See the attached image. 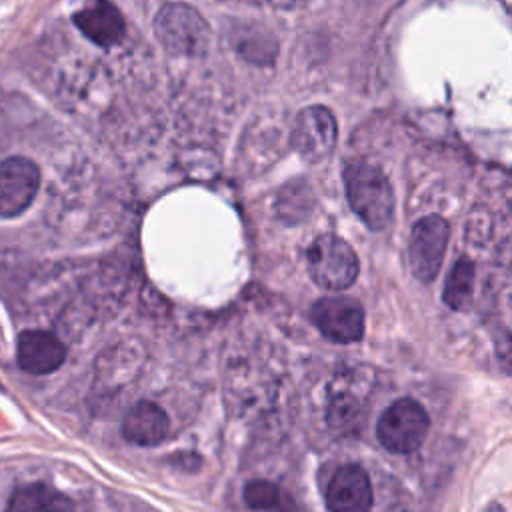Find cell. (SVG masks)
<instances>
[{
  "mask_svg": "<svg viewBox=\"0 0 512 512\" xmlns=\"http://www.w3.org/2000/svg\"><path fill=\"white\" fill-rule=\"evenodd\" d=\"M430 430V418L412 398L392 402L376 424L378 442L392 454H408L422 446Z\"/></svg>",
  "mask_w": 512,
  "mask_h": 512,
  "instance_id": "3",
  "label": "cell"
},
{
  "mask_svg": "<svg viewBox=\"0 0 512 512\" xmlns=\"http://www.w3.org/2000/svg\"><path fill=\"white\" fill-rule=\"evenodd\" d=\"M326 506L330 512H370L372 484L360 464H342L326 486Z\"/></svg>",
  "mask_w": 512,
  "mask_h": 512,
  "instance_id": "9",
  "label": "cell"
},
{
  "mask_svg": "<svg viewBox=\"0 0 512 512\" xmlns=\"http://www.w3.org/2000/svg\"><path fill=\"white\" fill-rule=\"evenodd\" d=\"M244 502L254 510H272L282 506V492L268 480H252L244 488Z\"/></svg>",
  "mask_w": 512,
  "mask_h": 512,
  "instance_id": "15",
  "label": "cell"
},
{
  "mask_svg": "<svg viewBox=\"0 0 512 512\" xmlns=\"http://www.w3.org/2000/svg\"><path fill=\"white\" fill-rule=\"evenodd\" d=\"M448 234V222L438 214L424 216L414 224L410 234V266L418 280L430 282L436 278L444 262Z\"/></svg>",
  "mask_w": 512,
  "mask_h": 512,
  "instance_id": "6",
  "label": "cell"
},
{
  "mask_svg": "<svg viewBox=\"0 0 512 512\" xmlns=\"http://www.w3.org/2000/svg\"><path fill=\"white\" fill-rule=\"evenodd\" d=\"M170 430L166 412L154 402H138L132 406L122 422V436L138 446L160 444Z\"/></svg>",
  "mask_w": 512,
  "mask_h": 512,
  "instance_id": "11",
  "label": "cell"
},
{
  "mask_svg": "<svg viewBox=\"0 0 512 512\" xmlns=\"http://www.w3.org/2000/svg\"><path fill=\"white\" fill-rule=\"evenodd\" d=\"M312 322L332 342H358L364 334V310L348 296H326L312 306Z\"/></svg>",
  "mask_w": 512,
  "mask_h": 512,
  "instance_id": "7",
  "label": "cell"
},
{
  "mask_svg": "<svg viewBox=\"0 0 512 512\" xmlns=\"http://www.w3.org/2000/svg\"><path fill=\"white\" fill-rule=\"evenodd\" d=\"M328 424L336 434H354L362 422V408L350 394H338L328 404Z\"/></svg>",
  "mask_w": 512,
  "mask_h": 512,
  "instance_id": "14",
  "label": "cell"
},
{
  "mask_svg": "<svg viewBox=\"0 0 512 512\" xmlns=\"http://www.w3.org/2000/svg\"><path fill=\"white\" fill-rule=\"evenodd\" d=\"M336 138L338 128L332 112L324 106H308L294 120L290 144L302 160L318 164L332 154Z\"/></svg>",
  "mask_w": 512,
  "mask_h": 512,
  "instance_id": "5",
  "label": "cell"
},
{
  "mask_svg": "<svg viewBox=\"0 0 512 512\" xmlns=\"http://www.w3.org/2000/svg\"><path fill=\"white\" fill-rule=\"evenodd\" d=\"M346 198L356 216L372 230H382L394 216V192L384 172L370 162H352L344 170Z\"/></svg>",
  "mask_w": 512,
  "mask_h": 512,
  "instance_id": "1",
  "label": "cell"
},
{
  "mask_svg": "<svg viewBox=\"0 0 512 512\" xmlns=\"http://www.w3.org/2000/svg\"><path fill=\"white\" fill-rule=\"evenodd\" d=\"M74 24L86 38L104 48L118 44L124 36L122 14L116 6L108 2H98L88 8H82L80 12L74 14Z\"/></svg>",
  "mask_w": 512,
  "mask_h": 512,
  "instance_id": "12",
  "label": "cell"
},
{
  "mask_svg": "<svg viewBox=\"0 0 512 512\" xmlns=\"http://www.w3.org/2000/svg\"><path fill=\"white\" fill-rule=\"evenodd\" d=\"M154 30L170 54L200 56L208 48V24L188 4H164L154 18Z\"/></svg>",
  "mask_w": 512,
  "mask_h": 512,
  "instance_id": "2",
  "label": "cell"
},
{
  "mask_svg": "<svg viewBox=\"0 0 512 512\" xmlns=\"http://www.w3.org/2000/svg\"><path fill=\"white\" fill-rule=\"evenodd\" d=\"M306 266L312 280L326 290H344L358 276L356 252L346 240L334 234H322L310 244Z\"/></svg>",
  "mask_w": 512,
  "mask_h": 512,
  "instance_id": "4",
  "label": "cell"
},
{
  "mask_svg": "<svg viewBox=\"0 0 512 512\" xmlns=\"http://www.w3.org/2000/svg\"><path fill=\"white\" fill-rule=\"evenodd\" d=\"M40 188L38 166L24 156H10L0 162V216L22 214L36 198Z\"/></svg>",
  "mask_w": 512,
  "mask_h": 512,
  "instance_id": "8",
  "label": "cell"
},
{
  "mask_svg": "<svg viewBox=\"0 0 512 512\" xmlns=\"http://www.w3.org/2000/svg\"><path fill=\"white\" fill-rule=\"evenodd\" d=\"M66 360L64 344L46 330H24L16 342V362L18 366L32 374L44 376L62 366Z\"/></svg>",
  "mask_w": 512,
  "mask_h": 512,
  "instance_id": "10",
  "label": "cell"
},
{
  "mask_svg": "<svg viewBox=\"0 0 512 512\" xmlns=\"http://www.w3.org/2000/svg\"><path fill=\"white\" fill-rule=\"evenodd\" d=\"M474 294V264L468 258H460L446 280L444 286V302L452 310H466L472 302Z\"/></svg>",
  "mask_w": 512,
  "mask_h": 512,
  "instance_id": "13",
  "label": "cell"
}]
</instances>
